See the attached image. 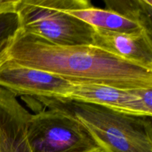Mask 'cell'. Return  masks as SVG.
I'll return each instance as SVG.
<instances>
[{
	"instance_id": "cell-6",
	"label": "cell",
	"mask_w": 152,
	"mask_h": 152,
	"mask_svg": "<svg viewBox=\"0 0 152 152\" xmlns=\"http://www.w3.org/2000/svg\"><path fill=\"white\" fill-rule=\"evenodd\" d=\"M137 90L99 84H74L67 100L99 105L127 115L151 117L152 110L137 96Z\"/></svg>"
},
{
	"instance_id": "cell-9",
	"label": "cell",
	"mask_w": 152,
	"mask_h": 152,
	"mask_svg": "<svg viewBox=\"0 0 152 152\" xmlns=\"http://www.w3.org/2000/svg\"><path fill=\"white\" fill-rule=\"evenodd\" d=\"M63 11L88 24L94 28L125 34H135L146 31L138 23L115 12L94 7L88 0H71L68 10Z\"/></svg>"
},
{
	"instance_id": "cell-5",
	"label": "cell",
	"mask_w": 152,
	"mask_h": 152,
	"mask_svg": "<svg viewBox=\"0 0 152 152\" xmlns=\"http://www.w3.org/2000/svg\"><path fill=\"white\" fill-rule=\"evenodd\" d=\"M74 83L49 73L0 59V87L15 96L67 100Z\"/></svg>"
},
{
	"instance_id": "cell-10",
	"label": "cell",
	"mask_w": 152,
	"mask_h": 152,
	"mask_svg": "<svg viewBox=\"0 0 152 152\" xmlns=\"http://www.w3.org/2000/svg\"><path fill=\"white\" fill-rule=\"evenodd\" d=\"M106 8L134 21L152 34L151 0H105Z\"/></svg>"
},
{
	"instance_id": "cell-12",
	"label": "cell",
	"mask_w": 152,
	"mask_h": 152,
	"mask_svg": "<svg viewBox=\"0 0 152 152\" xmlns=\"http://www.w3.org/2000/svg\"><path fill=\"white\" fill-rule=\"evenodd\" d=\"M19 0H0V14L16 12Z\"/></svg>"
},
{
	"instance_id": "cell-1",
	"label": "cell",
	"mask_w": 152,
	"mask_h": 152,
	"mask_svg": "<svg viewBox=\"0 0 152 152\" xmlns=\"http://www.w3.org/2000/svg\"><path fill=\"white\" fill-rule=\"evenodd\" d=\"M1 59L74 84H99L125 90L152 88V71L92 45H60L20 29Z\"/></svg>"
},
{
	"instance_id": "cell-7",
	"label": "cell",
	"mask_w": 152,
	"mask_h": 152,
	"mask_svg": "<svg viewBox=\"0 0 152 152\" xmlns=\"http://www.w3.org/2000/svg\"><path fill=\"white\" fill-rule=\"evenodd\" d=\"M92 46L152 71V34L112 32L94 28Z\"/></svg>"
},
{
	"instance_id": "cell-11",
	"label": "cell",
	"mask_w": 152,
	"mask_h": 152,
	"mask_svg": "<svg viewBox=\"0 0 152 152\" xmlns=\"http://www.w3.org/2000/svg\"><path fill=\"white\" fill-rule=\"evenodd\" d=\"M19 18L16 12L0 14V59L19 30Z\"/></svg>"
},
{
	"instance_id": "cell-3",
	"label": "cell",
	"mask_w": 152,
	"mask_h": 152,
	"mask_svg": "<svg viewBox=\"0 0 152 152\" xmlns=\"http://www.w3.org/2000/svg\"><path fill=\"white\" fill-rule=\"evenodd\" d=\"M19 29L60 45H91L94 28L63 11L62 0H19Z\"/></svg>"
},
{
	"instance_id": "cell-8",
	"label": "cell",
	"mask_w": 152,
	"mask_h": 152,
	"mask_svg": "<svg viewBox=\"0 0 152 152\" xmlns=\"http://www.w3.org/2000/svg\"><path fill=\"white\" fill-rule=\"evenodd\" d=\"M31 113L0 87V152H31L27 138Z\"/></svg>"
},
{
	"instance_id": "cell-4",
	"label": "cell",
	"mask_w": 152,
	"mask_h": 152,
	"mask_svg": "<svg viewBox=\"0 0 152 152\" xmlns=\"http://www.w3.org/2000/svg\"><path fill=\"white\" fill-rule=\"evenodd\" d=\"M27 138L31 152H102L80 122L53 108L31 114Z\"/></svg>"
},
{
	"instance_id": "cell-2",
	"label": "cell",
	"mask_w": 152,
	"mask_h": 152,
	"mask_svg": "<svg viewBox=\"0 0 152 152\" xmlns=\"http://www.w3.org/2000/svg\"><path fill=\"white\" fill-rule=\"evenodd\" d=\"M37 99L48 108L77 119L102 152H152L151 117L127 115L72 100Z\"/></svg>"
}]
</instances>
